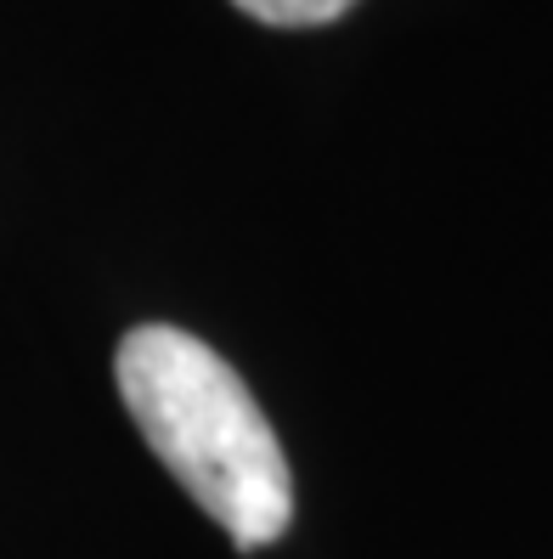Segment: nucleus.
<instances>
[{
  "mask_svg": "<svg viewBox=\"0 0 553 559\" xmlns=\"http://www.w3.org/2000/svg\"><path fill=\"white\" fill-rule=\"evenodd\" d=\"M113 379L158 464L238 548H272L294 525L282 441L220 350L187 328L142 322L119 340Z\"/></svg>",
  "mask_w": 553,
  "mask_h": 559,
  "instance_id": "1",
  "label": "nucleus"
},
{
  "mask_svg": "<svg viewBox=\"0 0 553 559\" xmlns=\"http://www.w3.org/2000/svg\"><path fill=\"white\" fill-rule=\"evenodd\" d=\"M232 7L272 28H322V23L345 17L356 0H232Z\"/></svg>",
  "mask_w": 553,
  "mask_h": 559,
  "instance_id": "2",
  "label": "nucleus"
}]
</instances>
